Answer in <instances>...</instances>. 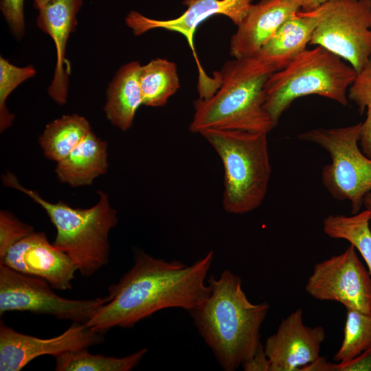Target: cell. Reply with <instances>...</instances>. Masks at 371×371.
I'll return each instance as SVG.
<instances>
[{
	"label": "cell",
	"instance_id": "6da1fadb",
	"mask_svg": "<svg viewBox=\"0 0 371 371\" xmlns=\"http://www.w3.org/2000/svg\"><path fill=\"white\" fill-rule=\"evenodd\" d=\"M214 256L211 250L188 265L177 260L157 258L135 249L133 265L109 287L110 300L85 325L102 333L115 327L132 328L163 309L191 310L210 294L207 275Z\"/></svg>",
	"mask_w": 371,
	"mask_h": 371
},
{
	"label": "cell",
	"instance_id": "7a4b0ae2",
	"mask_svg": "<svg viewBox=\"0 0 371 371\" xmlns=\"http://www.w3.org/2000/svg\"><path fill=\"white\" fill-rule=\"evenodd\" d=\"M207 282L209 295L188 312L221 368L234 371L262 345L260 330L270 306L251 302L240 278L229 270Z\"/></svg>",
	"mask_w": 371,
	"mask_h": 371
},
{
	"label": "cell",
	"instance_id": "3957f363",
	"mask_svg": "<svg viewBox=\"0 0 371 371\" xmlns=\"http://www.w3.org/2000/svg\"><path fill=\"white\" fill-rule=\"evenodd\" d=\"M275 71L272 65L256 56L226 62L214 74L215 91L194 102L190 131L224 129L268 134L276 124L264 106V88Z\"/></svg>",
	"mask_w": 371,
	"mask_h": 371
},
{
	"label": "cell",
	"instance_id": "277c9868",
	"mask_svg": "<svg viewBox=\"0 0 371 371\" xmlns=\"http://www.w3.org/2000/svg\"><path fill=\"white\" fill-rule=\"evenodd\" d=\"M2 181L27 194L45 210L56 229L52 244L69 257L82 276H91L108 264L109 235L118 219L105 192H98L99 201L91 207L75 208L62 201H46L37 192L24 188L10 172L2 175Z\"/></svg>",
	"mask_w": 371,
	"mask_h": 371
},
{
	"label": "cell",
	"instance_id": "5b68a950",
	"mask_svg": "<svg viewBox=\"0 0 371 371\" xmlns=\"http://www.w3.org/2000/svg\"><path fill=\"white\" fill-rule=\"evenodd\" d=\"M199 134L223 166L225 211L244 214L258 208L265 198L271 174L267 133L206 129Z\"/></svg>",
	"mask_w": 371,
	"mask_h": 371
},
{
	"label": "cell",
	"instance_id": "8992f818",
	"mask_svg": "<svg viewBox=\"0 0 371 371\" xmlns=\"http://www.w3.org/2000/svg\"><path fill=\"white\" fill-rule=\"evenodd\" d=\"M357 74L350 65L326 49H306L269 76L264 88V106L276 125L293 102L301 97L317 95L346 106Z\"/></svg>",
	"mask_w": 371,
	"mask_h": 371
},
{
	"label": "cell",
	"instance_id": "52a82bcc",
	"mask_svg": "<svg viewBox=\"0 0 371 371\" xmlns=\"http://www.w3.org/2000/svg\"><path fill=\"white\" fill-rule=\"evenodd\" d=\"M361 125L313 128L297 137L329 154L331 162L322 169V184L334 199L350 202L352 214L359 212L365 196L371 192V158L358 146Z\"/></svg>",
	"mask_w": 371,
	"mask_h": 371
},
{
	"label": "cell",
	"instance_id": "ba28073f",
	"mask_svg": "<svg viewBox=\"0 0 371 371\" xmlns=\"http://www.w3.org/2000/svg\"><path fill=\"white\" fill-rule=\"evenodd\" d=\"M306 12L316 20L310 45L331 52L358 74L371 58V0H328Z\"/></svg>",
	"mask_w": 371,
	"mask_h": 371
},
{
	"label": "cell",
	"instance_id": "9c48e42d",
	"mask_svg": "<svg viewBox=\"0 0 371 371\" xmlns=\"http://www.w3.org/2000/svg\"><path fill=\"white\" fill-rule=\"evenodd\" d=\"M49 284L41 278L0 264V315L6 311H30L85 324L110 300L109 294L94 299L64 298L56 295Z\"/></svg>",
	"mask_w": 371,
	"mask_h": 371
},
{
	"label": "cell",
	"instance_id": "30bf717a",
	"mask_svg": "<svg viewBox=\"0 0 371 371\" xmlns=\"http://www.w3.org/2000/svg\"><path fill=\"white\" fill-rule=\"evenodd\" d=\"M305 289L316 300L337 302L346 308L371 313V275L352 245L340 254L317 263Z\"/></svg>",
	"mask_w": 371,
	"mask_h": 371
},
{
	"label": "cell",
	"instance_id": "8fae6325",
	"mask_svg": "<svg viewBox=\"0 0 371 371\" xmlns=\"http://www.w3.org/2000/svg\"><path fill=\"white\" fill-rule=\"evenodd\" d=\"M102 335L85 324L73 322L61 335L41 339L19 333L0 322V370L19 371L34 359L88 348L102 341Z\"/></svg>",
	"mask_w": 371,
	"mask_h": 371
},
{
	"label": "cell",
	"instance_id": "7c38bea8",
	"mask_svg": "<svg viewBox=\"0 0 371 371\" xmlns=\"http://www.w3.org/2000/svg\"><path fill=\"white\" fill-rule=\"evenodd\" d=\"M0 264L41 278L59 290L70 289L77 271L69 257L51 244L44 232H32L0 258Z\"/></svg>",
	"mask_w": 371,
	"mask_h": 371
},
{
	"label": "cell",
	"instance_id": "4fadbf2b",
	"mask_svg": "<svg viewBox=\"0 0 371 371\" xmlns=\"http://www.w3.org/2000/svg\"><path fill=\"white\" fill-rule=\"evenodd\" d=\"M325 337L324 328L306 326L303 311L297 308L283 319L276 332L265 341L269 371H300L319 357Z\"/></svg>",
	"mask_w": 371,
	"mask_h": 371
},
{
	"label": "cell",
	"instance_id": "5bb4252c",
	"mask_svg": "<svg viewBox=\"0 0 371 371\" xmlns=\"http://www.w3.org/2000/svg\"><path fill=\"white\" fill-rule=\"evenodd\" d=\"M183 3L187 6L186 10L175 19H154L138 12L131 11L125 22L135 36L156 28L182 34L192 50L199 67V78H202L206 75L199 64L193 43L196 28L202 22L216 14L225 15L238 25L251 5V0H183Z\"/></svg>",
	"mask_w": 371,
	"mask_h": 371
},
{
	"label": "cell",
	"instance_id": "9a60e30c",
	"mask_svg": "<svg viewBox=\"0 0 371 371\" xmlns=\"http://www.w3.org/2000/svg\"><path fill=\"white\" fill-rule=\"evenodd\" d=\"M300 8L293 0H260L251 4L229 44L234 58L254 56Z\"/></svg>",
	"mask_w": 371,
	"mask_h": 371
},
{
	"label": "cell",
	"instance_id": "2e32d148",
	"mask_svg": "<svg viewBox=\"0 0 371 371\" xmlns=\"http://www.w3.org/2000/svg\"><path fill=\"white\" fill-rule=\"evenodd\" d=\"M82 4V0H52L38 10L36 24L50 36L56 47V63L48 93L58 104H65L67 98L69 72L66 63V46L76 26V14Z\"/></svg>",
	"mask_w": 371,
	"mask_h": 371
},
{
	"label": "cell",
	"instance_id": "e0dca14e",
	"mask_svg": "<svg viewBox=\"0 0 371 371\" xmlns=\"http://www.w3.org/2000/svg\"><path fill=\"white\" fill-rule=\"evenodd\" d=\"M316 26V20L306 12L289 17L254 56L279 71L306 49Z\"/></svg>",
	"mask_w": 371,
	"mask_h": 371
},
{
	"label": "cell",
	"instance_id": "ac0fdd59",
	"mask_svg": "<svg viewBox=\"0 0 371 371\" xmlns=\"http://www.w3.org/2000/svg\"><path fill=\"white\" fill-rule=\"evenodd\" d=\"M108 170L107 143L91 131L63 159L57 162L60 181L71 187L91 185Z\"/></svg>",
	"mask_w": 371,
	"mask_h": 371
},
{
	"label": "cell",
	"instance_id": "d6986e66",
	"mask_svg": "<svg viewBox=\"0 0 371 371\" xmlns=\"http://www.w3.org/2000/svg\"><path fill=\"white\" fill-rule=\"evenodd\" d=\"M140 67L137 61L123 65L106 90V116L113 125L124 131L131 127L137 109L143 104L139 80Z\"/></svg>",
	"mask_w": 371,
	"mask_h": 371
},
{
	"label": "cell",
	"instance_id": "ffe728a7",
	"mask_svg": "<svg viewBox=\"0 0 371 371\" xmlns=\"http://www.w3.org/2000/svg\"><path fill=\"white\" fill-rule=\"evenodd\" d=\"M91 131L89 122L77 114L63 115L46 125L39 137L45 156L56 162L65 158Z\"/></svg>",
	"mask_w": 371,
	"mask_h": 371
},
{
	"label": "cell",
	"instance_id": "44dd1931",
	"mask_svg": "<svg viewBox=\"0 0 371 371\" xmlns=\"http://www.w3.org/2000/svg\"><path fill=\"white\" fill-rule=\"evenodd\" d=\"M143 104L164 106L180 87L177 68L175 63L157 58L141 65L139 74Z\"/></svg>",
	"mask_w": 371,
	"mask_h": 371
},
{
	"label": "cell",
	"instance_id": "7402d4cb",
	"mask_svg": "<svg viewBox=\"0 0 371 371\" xmlns=\"http://www.w3.org/2000/svg\"><path fill=\"white\" fill-rule=\"evenodd\" d=\"M324 232L330 238L348 241L359 252L371 275L370 212L364 210L351 216L329 214L323 221Z\"/></svg>",
	"mask_w": 371,
	"mask_h": 371
},
{
	"label": "cell",
	"instance_id": "603a6c76",
	"mask_svg": "<svg viewBox=\"0 0 371 371\" xmlns=\"http://www.w3.org/2000/svg\"><path fill=\"white\" fill-rule=\"evenodd\" d=\"M147 348L122 357L93 355L87 348L67 351L56 355V371H130L135 368L147 353Z\"/></svg>",
	"mask_w": 371,
	"mask_h": 371
},
{
	"label": "cell",
	"instance_id": "cb8c5ba5",
	"mask_svg": "<svg viewBox=\"0 0 371 371\" xmlns=\"http://www.w3.org/2000/svg\"><path fill=\"white\" fill-rule=\"evenodd\" d=\"M346 320L341 345L333 357L339 363L347 362L371 346V313L346 308Z\"/></svg>",
	"mask_w": 371,
	"mask_h": 371
},
{
	"label": "cell",
	"instance_id": "d4e9b609",
	"mask_svg": "<svg viewBox=\"0 0 371 371\" xmlns=\"http://www.w3.org/2000/svg\"><path fill=\"white\" fill-rule=\"evenodd\" d=\"M348 98L358 106L360 113L367 109L366 118L361 125L359 144L362 152L371 158V58L357 74Z\"/></svg>",
	"mask_w": 371,
	"mask_h": 371
},
{
	"label": "cell",
	"instance_id": "484cf974",
	"mask_svg": "<svg viewBox=\"0 0 371 371\" xmlns=\"http://www.w3.org/2000/svg\"><path fill=\"white\" fill-rule=\"evenodd\" d=\"M36 70L32 65L20 67L0 57V131L3 132L13 122L14 115L5 106L9 95L23 82L32 78Z\"/></svg>",
	"mask_w": 371,
	"mask_h": 371
},
{
	"label": "cell",
	"instance_id": "4316f807",
	"mask_svg": "<svg viewBox=\"0 0 371 371\" xmlns=\"http://www.w3.org/2000/svg\"><path fill=\"white\" fill-rule=\"evenodd\" d=\"M34 232L33 227L21 222L8 211L0 212V258L16 242Z\"/></svg>",
	"mask_w": 371,
	"mask_h": 371
},
{
	"label": "cell",
	"instance_id": "83f0119b",
	"mask_svg": "<svg viewBox=\"0 0 371 371\" xmlns=\"http://www.w3.org/2000/svg\"><path fill=\"white\" fill-rule=\"evenodd\" d=\"M301 371H371V346L345 363H332L319 357L314 362L303 367Z\"/></svg>",
	"mask_w": 371,
	"mask_h": 371
},
{
	"label": "cell",
	"instance_id": "f1b7e54d",
	"mask_svg": "<svg viewBox=\"0 0 371 371\" xmlns=\"http://www.w3.org/2000/svg\"><path fill=\"white\" fill-rule=\"evenodd\" d=\"M24 0H1L0 9L11 30L18 38L25 32Z\"/></svg>",
	"mask_w": 371,
	"mask_h": 371
},
{
	"label": "cell",
	"instance_id": "f546056e",
	"mask_svg": "<svg viewBox=\"0 0 371 371\" xmlns=\"http://www.w3.org/2000/svg\"><path fill=\"white\" fill-rule=\"evenodd\" d=\"M242 367L245 371H269L270 363L262 345L255 354Z\"/></svg>",
	"mask_w": 371,
	"mask_h": 371
},
{
	"label": "cell",
	"instance_id": "4dcf8cb0",
	"mask_svg": "<svg viewBox=\"0 0 371 371\" xmlns=\"http://www.w3.org/2000/svg\"><path fill=\"white\" fill-rule=\"evenodd\" d=\"M302 11L313 10L326 2L328 0H293Z\"/></svg>",
	"mask_w": 371,
	"mask_h": 371
},
{
	"label": "cell",
	"instance_id": "1f68e13d",
	"mask_svg": "<svg viewBox=\"0 0 371 371\" xmlns=\"http://www.w3.org/2000/svg\"><path fill=\"white\" fill-rule=\"evenodd\" d=\"M363 206L370 212V227L371 229V192H368L364 197Z\"/></svg>",
	"mask_w": 371,
	"mask_h": 371
},
{
	"label": "cell",
	"instance_id": "d6a6232c",
	"mask_svg": "<svg viewBox=\"0 0 371 371\" xmlns=\"http://www.w3.org/2000/svg\"><path fill=\"white\" fill-rule=\"evenodd\" d=\"M52 0H34V6L38 10L41 9Z\"/></svg>",
	"mask_w": 371,
	"mask_h": 371
}]
</instances>
